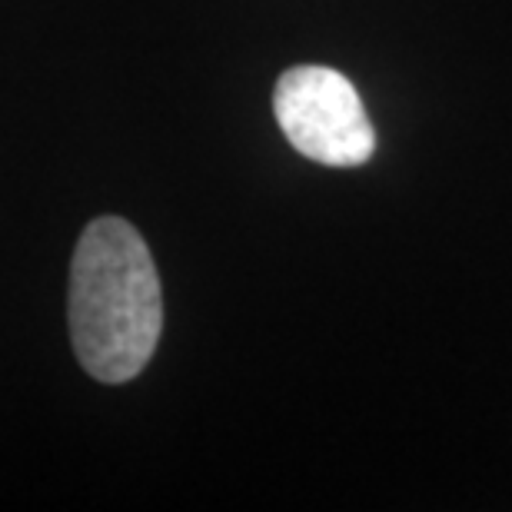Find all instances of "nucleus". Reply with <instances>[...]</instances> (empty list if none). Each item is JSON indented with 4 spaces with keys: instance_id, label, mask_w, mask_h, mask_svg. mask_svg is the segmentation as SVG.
Listing matches in <instances>:
<instances>
[{
    "instance_id": "obj_1",
    "label": "nucleus",
    "mask_w": 512,
    "mask_h": 512,
    "mask_svg": "<svg viewBox=\"0 0 512 512\" xmlns=\"http://www.w3.org/2000/svg\"><path fill=\"white\" fill-rule=\"evenodd\" d=\"M67 320L77 363L107 386L137 380L157 353L160 273L147 240L124 217H97L80 233Z\"/></svg>"
},
{
    "instance_id": "obj_2",
    "label": "nucleus",
    "mask_w": 512,
    "mask_h": 512,
    "mask_svg": "<svg viewBox=\"0 0 512 512\" xmlns=\"http://www.w3.org/2000/svg\"><path fill=\"white\" fill-rule=\"evenodd\" d=\"M273 114L296 153L323 167H360L373 157L376 130L353 80L333 67H290L276 80Z\"/></svg>"
}]
</instances>
